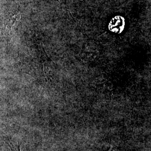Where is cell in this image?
I'll return each mask as SVG.
<instances>
[{
    "label": "cell",
    "mask_w": 151,
    "mask_h": 151,
    "mask_svg": "<svg viewBox=\"0 0 151 151\" xmlns=\"http://www.w3.org/2000/svg\"><path fill=\"white\" fill-rule=\"evenodd\" d=\"M124 25L125 22L123 18L121 16H116L110 22L109 29L111 32H120L124 29Z\"/></svg>",
    "instance_id": "obj_1"
},
{
    "label": "cell",
    "mask_w": 151,
    "mask_h": 151,
    "mask_svg": "<svg viewBox=\"0 0 151 151\" xmlns=\"http://www.w3.org/2000/svg\"><path fill=\"white\" fill-rule=\"evenodd\" d=\"M21 17V16L20 14H16L14 15V16H11L10 18H9V19L8 20V21L6 23V27L7 28L11 30L12 27L15 25V24L16 22H18L20 19Z\"/></svg>",
    "instance_id": "obj_2"
},
{
    "label": "cell",
    "mask_w": 151,
    "mask_h": 151,
    "mask_svg": "<svg viewBox=\"0 0 151 151\" xmlns=\"http://www.w3.org/2000/svg\"><path fill=\"white\" fill-rule=\"evenodd\" d=\"M7 143L9 146L10 147L11 151H21L20 145L18 142H15L8 138L7 139Z\"/></svg>",
    "instance_id": "obj_3"
},
{
    "label": "cell",
    "mask_w": 151,
    "mask_h": 151,
    "mask_svg": "<svg viewBox=\"0 0 151 151\" xmlns=\"http://www.w3.org/2000/svg\"><path fill=\"white\" fill-rule=\"evenodd\" d=\"M113 147L112 146H110V149L108 150V151H112V150H113Z\"/></svg>",
    "instance_id": "obj_4"
}]
</instances>
